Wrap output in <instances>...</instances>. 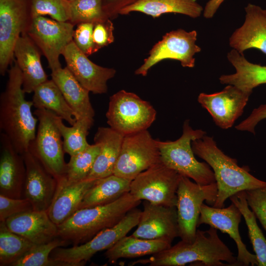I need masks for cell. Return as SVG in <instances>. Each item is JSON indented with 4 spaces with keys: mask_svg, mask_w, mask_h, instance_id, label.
<instances>
[{
    "mask_svg": "<svg viewBox=\"0 0 266 266\" xmlns=\"http://www.w3.org/2000/svg\"><path fill=\"white\" fill-rule=\"evenodd\" d=\"M140 202L129 192L111 203L78 209L57 225L58 236L74 245L84 243L102 230L116 225Z\"/></svg>",
    "mask_w": 266,
    "mask_h": 266,
    "instance_id": "4",
    "label": "cell"
},
{
    "mask_svg": "<svg viewBox=\"0 0 266 266\" xmlns=\"http://www.w3.org/2000/svg\"><path fill=\"white\" fill-rule=\"evenodd\" d=\"M35 245L0 221V266H11Z\"/></svg>",
    "mask_w": 266,
    "mask_h": 266,
    "instance_id": "34",
    "label": "cell"
},
{
    "mask_svg": "<svg viewBox=\"0 0 266 266\" xmlns=\"http://www.w3.org/2000/svg\"><path fill=\"white\" fill-rule=\"evenodd\" d=\"M124 136L110 127L98 128L94 141L100 146V152L86 179H98L113 174Z\"/></svg>",
    "mask_w": 266,
    "mask_h": 266,
    "instance_id": "25",
    "label": "cell"
},
{
    "mask_svg": "<svg viewBox=\"0 0 266 266\" xmlns=\"http://www.w3.org/2000/svg\"><path fill=\"white\" fill-rule=\"evenodd\" d=\"M5 222L12 232L35 245L47 243L58 237L57 225L46 211L32 209L13 215Z\"/></svg>",
    "mask_w": 266,
    "mask_h": 266,
    "instance_id": "23",
    "label": "cell"
},
{
    "mask_svg": "<svg viewBox=\"0 0 266 266\" xmlns=\"http://www.w3.org/2000/svg\"><path fill=\"white\" fill-rule=\"evenodd\" d=\"M31 19L37 16H49L60 22H69L70 2L66 0H30Z\"/></svg>",
    "mask_w": 266,
    "mask_h": 266,
    "instance_id": "38",
    "label": "cell"
},
{
    "mask_svg": "<svg viewBox=\"0 0 266 266\" xmlns=\"http://www.w3.org/2000/svg\"><path fill=\"white\" fill-rule=\"evenodd\" d=\"M251 94L235 86L228 85L219 92L200 94L198 100L209 113L217 126L228 129L242 115Z\"/></svg>",
    "mask_w": 266,
    "mask_h": 266,
    "instance_id": "16",
    "label": "cell"
},
{
    "mask_svg": "<svg viewBox=\"0 0 266 266\" xmlns=\"http://www.w3.org/2000/svg\"><path fill=\"white\" fill-rule=\"evenodd\" d=\"M197 39V32L195 30L188 32L178 29L166 33L153 47L149 56L135 73L145 76L151 67L167 59L178 60L183 67H193L195 63L194 55L201 51L196 44Z\"/></svg>",
    "mask_w": 266,
    "mask_h": 266,
    "instance_id": "13",
    "label": "cell"
},
{
    "mask_svg": "<svg viewBox=\"0 0 266 266\" xmlns=\"http://www.w3.org/2000/svg\"><path fill=\"white\" fill-rule=\"evenodd\" d=\"M94 24L81 23L74 30L73 41L76 46L87 56L96 52L93 38Z\"/></svg>",
    "mask_w": 266,
    "mask_h": 266,
    "instance_id": "40",
    "label": "cell"
},
{
    "mask_svg": "<svg viewBox=\"0 0 266 266\" xmlns=\"http://www.w3.org/2000/svg\"><path fill=\"white\" fill-rule=\"evenodd\" d=\"M137 228L132 235L143 239H164L172 242L179 237L176 206L144 200Z\"/></svg>",
    "mask_w": 266,
    "mask_h": 266,
    "instance_id": "17",
    "label": "cell"
},
{
    "mask_svg": "<svg viewBox=\"0 0 266 266\" xmlns=\"http://www.w3.org/2000/svg\"><path fill=\"white\" fill-rule=\"evenodd\" d=\"M191 144L194 154L207 163L214 172L218 194L213 207H224L226 200L240 191L266 186V182L250 174L247 166L240 167L236 159L219 149L213 137L205 134Z\"/></svg>",
    "mask_w": 266,
    "mask_h": 266,
    "instance_id": "3",
    "label": "cell"
},
{
    "mask_svg": "<svg viewBox=\"0 0 266 266\" xmlns=\"http://www.w3.org/2000/svg\"><path fill=\"white\" fill-rule=\"evenodd\" d=\"M113 30V24L109 18L94 23L93 38L96 52L114 41Z\"/></svg>",
    "mask_w": 266,
    "mask_h": 266,
    "instance_id": "42",
    "label": "cell"
},
{
    "mask_svg": "<svg viewBox=\"0 0 266 266\" xmlns=\"http://www.w3.org/2000/svg\"><path fill=\"white\" fill-rule=\"evenodd\" d=\"M227 58L236 72L221 75V83L233 85L251 93L255 87L266 84V66L250 63L233 49L228 53Z\"/></svg>",
    "mask_w": 266,
    "mask_h": 266,
    "instance_id": "27",
    "label": "cell"
},
{
    "mask_svg": "<svg viewBox=\"0 0 266 266\" xmlns=\"http://www.w3.org/2000/svg\"><path fill=\"white\" fill-rule=\"evenodd\" d=\"M51 71V79L75 112L76 120L94 118L95 111L90 101V92L80 84L66 67Z\"/></svg>",
    "mask_w": 266,
    "mask_h": 266,
    "instance_id": "26",
    "label": "cell"
},
{
    "mask_svg": "<svg viewBox=\"0 0 266 266\" xmlns=\"http://www.w3.org/2000/svg\"><path fill=\"white\" fill-rule=\"evenodd\" d=\"M131 180L112 174L97 179L85 194L79 209L111 203L130 192Z\"/></svg>",
    "mask_w": 266,
    "mask_h": 266,
    "instance_id": "30",
    "label": "cell"
},
{
    "mask_svg": "<svg viewBox=\"0 0 266 266\" xmlns=\"http://www.w3.org/2000/svg\"><path fill=\"white\" fill-rule=\"evenodd\" d=\"M141 211L136 207L132 209L114 226L102 230L84 243L69 248L58 247L52 252L50 258L71 263L73 266L85 265L97 253L108 250L137 226Z\"/></svg>",
    "mask_w": 266,
    "mask_h": 266,
    "instance_id": "9",
    "label": "cell"
},
{
    "mask_svg": "<svg viewBox=\"0 0 266 266\" xmlns=\"http://www.w3.org/2000/svg\"><path fill=\"white\" fill-rule=\"evenodd\" d=\"M31 20L25 0H0V73L14 61L15 44Z\"/></svg>",
    "mask_w": 266,
    "mask_h": 266,
    "instance_id": "14",
    "label": "cell"
},
{
    "mask_svg": "<svg viewBox=\"0 0 266 266\" xmlns=\"http://www.w3.org/2000/svg\"><path fill=\"white\" fill-rule=\"evenodd\" d=\"M245 10V21L230 37V46L242 55L251 48L258 49L266 55V10L248 3Z\"/></svg>",
    "mask_w": 266,
    "mask_h": 266,
    "instance_id": "22",
    "label": "cell"
},
{
    "mask_svg": "<svg viewBox=\"0 0 266 266\" xmlns=\"http://www.w3.org/2000/svg\"><path fill=\"white\" fill-rule=\"evenodd\" d=\"M68 242L60 237L42 244L36 245L14 262L12 266H72L69 263L55 260L49 256L56 248Z\"/></svg>",
    "mask_w": 266,
    "mask_h": 266,
    "instance_id": "35",
    "label": "cell"
},
{
    "mask_svg": "<svg viewBox=\"0 0 266 266\" xmlns=\"http://www.w3.org/2000/svg\"><path fill=\"white\" fill-rule=\"evenodd\" d=\"M205 132L193 129L189 120L184 121L182 135L174 141L157 140L161 161L180 175L193 179L200 185L216 182L211 167L206 162L198 161L192 148L193 140L202 138Z\"/></svg>",
    "mask_w": 266,
    "mask_h": 266,
    "instance_id": "5",
    "label": "cell"
},
{
    "mask_svg": "<svg viewBox=\"0 0 266 266\" xmlns=\"http://www.w3.org/2000/svg\"><path fill=\"white\" fill-rule=\"evenodd\" d=\"M0 194L23 198L26 168L23 155L3 133L0 134Z\"/></svg>",
    "mask_w": 266,
    "mask_h": 266,
    "instance_id": "20",
    "label": "cell"
},
{
    "mask_svg": "<svg viewBox=\"0 0 266 266\" xmlns=\"http://www.w3.org/2000/svg\"><path fill=\"white\" fill-rule=\"evenodd\" d=\"M248 205L266 231V186L245 191Z\"/></svg>",
    "mask_w": 266,
    "mask_h": 266,
    "instance_id": "39",
    "label": "cell"
},
{
    "mask_svg": "<svg viewBox=\"0 0 266 266\" xmlns=\"http://www.w3.org/2000/svg\"><path fill=\"white\" fill-rule=\"evenodd\" d=\"M56 122L63 138L65 153L72 156L90 146L87 136L94 125V118H80L71 127H67L63 120L56 115Z\"/></svg>",
    "mask_w": 266,
    "mask_h": 266,
    "instance_id": "32",
    "label": "cell"
},
{
    "mask_svg": "<svg viewBox=\"0 0 266 266\" xmlns=\"http://www.w3.org/2000/svg\"><path fill=\"white\" fill-rule=\"evenodd\" d=\"M62 55L66 67L83 87L95 94L107 93V82L115 76V69L101 66L92 62L73 40Z\"/></svg>",
    "mask_w": 266,
    "mask_h": 266,
    "instance_id": "18",
    "label": "cell"
},
{
    "mask_svg": "<svg viewBox=\"0 0 266 266\" xmlns=\"http://www.w3.org/2000/svg\"><path fill=\"white\" fill-rule=\"evenodd\" d=\"M100 146L90 144L84 151L70 156L66 165V176L71 182H79L87 179L100 152Z\"/></svg>",
    "mask_w": 266,
    "mask_h": 266,
    "instance_id": "36",
    "label": "cell"
},
{
    "mask_svg": "<svg viewBox=\"0 0 266 266\" xmlns=\"http://www.w3.org/2000/svg\"><path fill=\"white\" fill-rule=\"evenodd\" d=\"M33 93L32 101L36 109L50 110L71 126L75 123V112L52 79L38 85Z\"/></svg>",
    "mask_w": 266,
    "mask_h": 266,
    "instance_id": "31",
    "label": "cell"
},
{
    "mask_svg": "<svg viewBox=\"0 0 266 266\" xmlns=\"http://www.w3.org/2000/svg\"><path fill=\"white\" fill-rule=\"evenodd\" d=\"M181 175L161 161L132 180L130 193L138 200L176 206L177 191Z\"/></svg>",
    "mask_w": 266,
    "mask_h": 266,
    "instance_id": "10",
    "label": "cell"
},
{
    "mask_svg": "<svg viewBox=\"0 0 266 266\" xmlns=\"http://www.w3.org/2000/svg\"><path fill=\"white\" fill-rule=\"evenodd\" d=\"M14 63L8 70L6 87L0 97V130L22 155L35 137L38 119L32 111V101L25 98L21 71L14 60Z\"/></svg>",
    "mask_w": 266,
    "mask_h": 266,
    "instance_id": "1",
    "label": "cell"
},
{
    "mask_svg": "<svg viewBox=\"0 0 266 266\" xmlns=\"http://www.w3.org/2000/svg\"><path fill=\"white\" fill-rule=\"evenodd\" d=\"M266 118V104H262L254 109L250 115L235 126L241 131H248L255 134V128L259 122Z\"/></svg>",
    "mask_w": 266,
    "mask_h": 266,
    "instance_id": "43",
    "label": "cell"
},
{
    "mask_svg": "<svg viewBox=\"0 0 266 266\" xmlns=\"http://www.w3.org/2000/svg\"><path fill=\"white\" fill-rule=\"evenodd\" d=\"M32 209V204L25 198H12L0 194V221L5 222L13 215Z\"/></svg>",
    "mask_w": 266,
    "mask_h": 266,
    "instance_id": "41",
    "label": "cell"
},
{
    "mask_svg": "<svg viewBox=\"0 0 266 266\" xmlns=\"http://www.w3.org/2000/svg\"><path fill=\"white\" fill-rule=\"evenodd\" d=\"M38 119L36 135L29 150L56 179L66 174L63 140L56 122V115L44 109L34 112Z\"/></svg>",
    "mask_w": 266,
    "mask_h": 266,
    "instance_id": "7",
    "label": "cell"
},
{
    "mask_svg": "<svg viewBox=\"0 0 266 266\" xmlns=\"http://www.w3.org/2000/svg\"><path fill=\"white\" fill-rule=\"evenodd\" d=\"M40 50L26 33L22 34L14 49V59L21 71L23 89L25 93L48 80L40 60Z\"/></svg>",
    "mask_w": 266,
    "mask_h": 266,
    "instance_id": "24",
    "label": "cell"
},
{
    "mask_svg": "<svg viewBox=\"0 0 266 266\" xmlns=\"http://www.w3.org/2000/svg\"><path fill=\"white\" fill-rule=\"evenodd\" d=\"M217 230L211 227L205 231L197 230L193 242L181 240L148 259L140 260L132 264L184 266L196 264L203 266H236V257L220 238Z\"/></svg>",
    "mask_w": 266,
    "mask_h": 266,
    "instance_id": "2",
    "label": "cell"
},
{
    "mask_svg": "<svg viewBox=\"0 0 266 266\" xmlns=\"http://www.w3.org/2000/svg\"><path fill=\"white\" fill-rule=\"evenodd\" d=\"M242 216L239 209L233 202L226 208L215 207L203 203L200 207L198 227L206 224L229 234L237 246L236 266H258L255 254L247 249L240 235L239 225Z\"/></svg>",
    "mask_w": 266,
    "mask_h": 266,
    "instance_id": "15",
    "label": "cell"
},
{
    "mask_svg": "<svg viewBox=\"0 0 266 266\" xmlns=\"http://www.w3.org/2000/svg\"><path fill=\"white\" fill-rule=\"evenodd\" d=\"M57 180L56 190L47 212L51 220L59 225L79 209L85 194L97 179L71 182L65 175Z\"/></svg>",
    "mask_w": 266,
    "mask_h": 266,
    "instance_id": "21",
    "label": "cell"
},
{
    "mask_svg": "<svg viewBox=\"0 0 266 266\" xmlns=\"http://www.w3.org/2000/svg\"><path fill=\"white\" fill-rule=\"evenodd\" d=\"M156 115L150 102L122 90L110 97L106 117L110 128L125 136L147 130Z\"/></svg>",
    "mask_w": 266,
    "mask_h": 266,
    "instance_id": "6",
    "label": "cell"
},
{
    "mask_svg": "<svg viewBox=\"0 0 266 266\" xmlns=\"http://www.w3.org/2000/svg\"><path fill=\"white\" fill-rule=\"evenodd\" d=\"M74 26L44 16L31 19L26 33L45 57L51 71L62 67L59 57L73 40Z\"/></svg>",
    "mask_w": 266,
    "mask_h": 266,
    "instance_id": "12",
    "label": "cell"
},
{
    "mask_svg": "<svg viewBox=\"0 0 266 266\" xmlns=\"http://www.w3.org/2000/svg\"><path fill=\"white\" fill-rule=\"evenodd\" d=\"M22 155L26 168L23 198L30 201L33 210L47 211L56 190L57 180L29 150Z\"/></svg>",
    "mask_w": 266,
    "mask_h": 266,
    "instance_id": "19",
    "label": "cell"
},
{
    "mask_svg": "<svg viewBox=\"0 0 266 266\" xmlns=\"http://www.w3.org/2000/svg\"><path fill=\"white\" fill-rule=\"evenodd\" d=\"M217 194L216 182L200 185L192 182L190 178L181 175L177 191L176 207L179 237L182 240L187 242L194 240L201 205L205 201L213 206Z\"/></svg>",
    "mask_w": 266,
    "mask_h": 266,
    "instance_id": "8",
    "label": "cell"
},
{
    "mask_svg": "<svg viewBox=\"0 0 266 266\" xmlns=\"http://www.w3.org/2000/svg\"><path fill=\"white\" fill-rule=\"evenodd\" d=\"M225 0H209L203 9V16L206 19L212 18Z\"/></svg>",
    "mask_w": 266,
    "mask_h": 266,
    "instance_id": "45",
    "label": "cell"
},
{
    "mask_svg": "<svg viewBox=\"0 0 266 266\" xmlns=\"http://www.w3.org/2000/svg\"><path fill=\"white\" fill-rule=\"evenodd\" d=\"M138 0H103V9L108 17L118 14L122 8Z\"/></svg>",
    "mask_w": 266,
    "mask_h": 266,
    "instance_id": "44",
    "label": "cell"
},
{
    "mask_svg": "<svg viewBox=\"0 0 266 266\" xmlns=\"http://www.w3.org/2000/svg\"><path fill=\"white\" fill-rule=\"evenodd\" d=\"M203 10L197 0H138L121 9L118 14L126 15L139 12L156 18L163 14L173 13L196 18Z\"/></svg>",
    "mask_w": 266,
    "mask_h": 266,
    "instance_id": "28",
    "label": "cell"
},
{
    "mask_svg": "<svg viewBox=\"0 0 266 266\" xmlns=\"http://www.w3.org/2000/svg\"><path fill=\"white\" fill-rule=\"evenodd\" d=\"M172 242L164 239H147L125 236L106 250L105 256L110 263L121 258H133L154 255L169 248Z\"/></svg>",
    "mask_w": 266,
    "mask_h": 266,
    "instance_id": "29",
    "label": "cell"
},
{
    "mask_svg": "<svg viewBox=\"0 0 266 266\" xmlns=\"http://www.w3.org/2000/svg\"><path fill=\"white\" fill-rule=\"evenodd\" d=\"M67 0L68 1H73V0Z\"/></svg>",
    "mask_w": 266,
    "mask_h": 266,
    "instance_id": "46",
    "label": "cell"
},
{
    "mask_svg": "<svg viewBox=\"0 0 266 266\" xmlns=\"http://www.w3.org/2000/svg\"><path fill=\"white\" fill-rule=\"evenodd\" d=\"M70 2L69 22L95 23L108 18L103 7V0H74Z\"/></svg>",
    "mask_w": 266,
    "mask_h": 266,
    "instance_id": "37",
    "label": "cell"
},
{
    "mask_svg": "<svg viewBox=\"0 0 266 266\" xmlns=\"http://www.w3.org/2000/svg\"><path fill=\"white\" fill-rule=\"evenodd\" d=\"M160 161L157 140L144 130L124 136L113 174L132 181Z\"/></svg>",
    "mask_w": 266,
    "mask_h": 266,
    "instance_id": "11",
    "label": "cell"
},
{
    "mask_svg": "<svg viewBox=\"0 0 266 266\" xmlns=\"http://www.w3.org/2000/svg\"><path fill=\"white\" fill-rule=\"evenodd\" d=\"M229 199L239 209L244 218L248 235L257 259L258 266H266V239L257 224L255 214L248 205L245 191H240Z\"/></svg>",
    "mask_w": 266,
    "mask_h": 266,
    "instance_id": "33",
    "label": "cell"
}]
</instances>
